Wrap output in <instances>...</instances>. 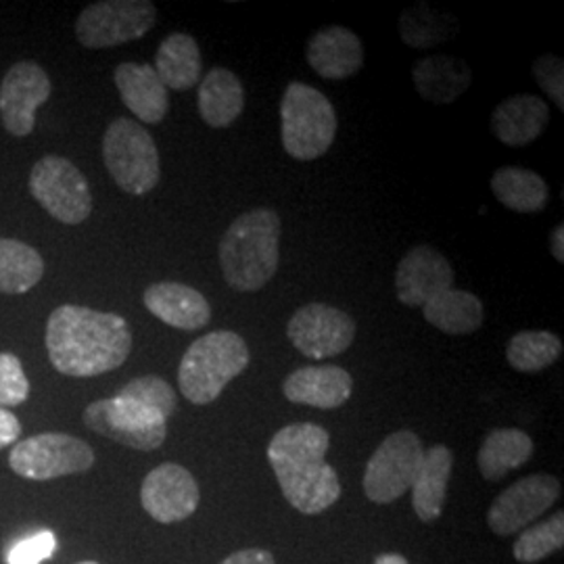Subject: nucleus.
I'll list each match as a JSON object with an SVG mask.
<instances>
[{"label":"nucleus","instance_id":"nucleus-5","mask_svg":"<svg viewBox=\"0 0 564 564\" xmlns=\"http://www.w3.org/2000/svg\"><path fill=\"white\" fill-rule=\"evenodd\" d=\"M281 137L284 151L297 162L323 158L337 137L333 102L310 84L291 82L282 95Z\"/></svg>","mask_w":564,"mask_h":564},{"label":"nucleus","instance_id":"nucleus-36","mask_svg":"<svg viewBox=\"0 0 564 564\" xmlns=\"http://www.w3.org/2000/svg\"><path fill=\"white\" fill-rule=\"evenodd\" d=\"M533 76L545 95L564 109V61L558 55H542L533 61Z\"/></svg>","mask_w":564,"mask_h":564},{"label":"nucleus","instance_id":"nucleus-7","mask_svg":"<svg viewBox=\"0 0 564 564\" xmlns=\"http://www.w3.org/2000/svg\"><path fill=\"white\" fill-rule=\"evenodd\" d=\"M95 464L93 447L67 433H41L13 445L9 466L30 481H51L90 470Z\"/></svg>","mask_w":564,"mask_h":564},{"label":"nucleus","instance_id":"nucleus-31","mask_svg":"<svg viewBox=\"0 0 564 564\" xmlns=\"http://www.w3.org/2000/svg\"><path fill=\"white\" fill-rule=\"evenodd\" d=\"M563 356V341L550 330H521L506 347V360L519 372H540Z\"/></svg>","mask_w":564,"mask_h":564},{"label":"nucleus","instance_id":"nucleus-39","mask_svg":"<svg viewBox=\"0 0 564 564\" xmlns=\"http://www.w3.org/2000/svg\"><path fill=\"white\" fill-rule=\"evenodd\" d=\"M564 226H556L550 235V251L554 256V260L558 263H564Z\"/></svg>","mask_w":564,"mask_h":564},{"label":"nucleus","instance_id":"nucleus-19","mask_svg":"<svg viewBox=\"0 0 564 564\" xmlns=\"http://www.w3.org/2000/svg\"><path fill=\"white\" fill-rule=\"evenodd\" d=\"M142 302L162 323L181 330H199L212 321L205 295L182 282H155L144 291Z\"/></svg>","mask_w":564,"mask_h":564},{"label":"nucleus","instance_id":"nucleus-21","mask_svg":"<svg viewBox=\"0 0 564 564\" xmlns=\"http://www.w3.org/2000/svg\"><path fill=\"white\" fill-rule=\"evenodd\" d=\"M550 107L535 95H512L491 113V132L506 147H527L544 134Z\"/></svg>","mask_w":564,"mask_h":564},{"label":"nucleus","instance_id":"nucleus-10","mask_svg":"<svg viewBox=\"0 0 564 564\" xmlns=\"http://www.w3.org/2000/svg\"><path fill=\"white\" fill-rule=\"evenodd\" d=\"M424 447L414 431H395L377 447L366 464L364 491L377 505H391L400 500L414 484Z\"/></svg>","mask_w":564,"mask_h":564},{"label":"nucleus","instance_id":"nucleus-15","mask_svg":"<svg viewBox=\"0 0 564 564\" xmlns=\"http://www.w3.org/2000/svg\"><path fill=\"white\" fill-rule=\"evenodd\" d=\"M199 500V485L181 464H160L142 481V508L158 523H181L197 510Z\"/></svg>","mask_w":564,"mask_h":564},{"label":"nucleus","instance_id":"nucleus-34","mask_svg":"<svg viewBox=\"0 0 564 564\" xmlns=\"http://www.w3.org/2000/svg\"><path fill=\"white\" fill-rule=\"evenodd\" d=\"M30 381L23 372L20 358L13 354H0V408H15L28 400Z\"/></svg>","mask_w":564,"mask_h":564},{"label":"nucleus","instance_id":"nucleus-35","mask_svg":"<svg viewBox=\"0 0 564 564\" xmlns=\"http://www.w3.org/2000/svg\"><path fill=\"white\" fill-rule=\"evenodd\" d=\"M57 552V538L51 531H39L11 545L7 552V564H41Z\"/></svg>","mask_w":564,"mask_h":564},{"label":"nucleus","instance_id":"nucleus-17","mask_svg":"<svg viewBox=\"0 0 564 564\" xmlns=\"http://www.w3.org/2000/svg\"><path fill=\"white\" fill-rule=\"evenodd\" d=\"M305 57L324 80H347L362 69V41L345 25H328L310 39Z\"/></svg>","mask_w":564,"mask_h":564},{"label":"nucleus","instance_id":"nucleus-20","mask_svg":"<svg viewBox=\"0 0 564 564\" xmlns=\"http://www.w3.org/2000/svg\"><path fill=\"white\" fill-rule=\"evenodd\" d=\"M123 105L144 123H160L167 116L170 95L153 65L121 63L113 74Z\"/></svg>","mask_w":564,"mask_h":564},{"label":"nucleus","instance_id":"nucleus-24","mask_svg":"<svg viewBox=\"0 0 564 564\" xmlns=\"http://www.w3.org/2000/svg\"><path fill=\"white\" fill-rule=\"evenodd\" d=\"M197 107L202 120L212 128H228L245 109V88L239 76L226 67H214L205 74L199 93Z\"/></svg>","mask_w":564,"mask_h":564},{"label":"nucleus","instance_id":"nucleus-9","mask_svg":"<svg viewBox=\"0 0 564 564\" xmlns=\"http://www.w3.org/2000/svg\"><path fill=\"white\" fill-rule=\"evenodd\" d=\"M158 20L149 0H102L88 4L76 21V36L84 48H111L142 39Z\"/></svg>","mask_w":564,"mask_h":564},{"label":"nucleus","instance_id":"nucleus-26","mask_svg":"<svg viewBox=\"0 0 564 564\" xmlns=\"http://www.w3.org/2000/svg\"><path fill=\"white\" fill-rule=\"evenodd\" d=\"M424 321L445 335H470L484 326L485 310L475 293L447 289L423 305Z\"/></svg>","mask_w":564,"mask_h":564},{"label":"nucleus","instance_id":"nucleus-32","mask_svg":"<svg viewBox=\"0 0 564 564\" xmlns=\"http://www.w3.org/2000/svg\"><path fill=\"white\" fill-rule=\"evenodd\" d=\"M564 514L556 512L544 523L524 529L514 544V558L519 563L533 564L547 558L550 554L563 550Z\"/></svg>","mask_w":564,"mask_h":564},{"label":"nucleus","instance_id":"nucleus-12","mask_svg":"<svg viewBox=\"0 0 564 564\" xmlns=\"http://www.w3.org/2000/svg\"><path fill=\"white\" fill-rule=\"evenodd\" d=\"M286 337L310 360L335 358L356 339L354 318L326 303H307L286 324Z\"/></svg>","mask_w":564,"mask_h":564},{"label":"nucleus","instance_id":"nucleus-2","mask_svg":"<svg viewBox=\"0 0 564 564\" xmlns=\"http://www.w3.org/2000/svg\"><path fill=\"white\" fill-rule=\"evenodd\" d=\"M330 437L321 424L282 426L268 445V460L286 502L303 514H321L341 498L339 475L324 460Z\"/></svg>","mask_w":564,"mask_h":564},{"label":"nucleus","instance_id":"nucleus-11","mask_svg":"<svg viewBox=\"0 0 564 564\" xmlns=\"http://www.w3.org/2000/svg\"><path fill=\"white\" fill-rule=\"evenodd\" d=\"M30 193L63 224H82L93 212V195L80 170L59 155H46L34 165Z\"/></svg>","mask_w":564,"mask_h":564},{"label":"nucleus","instance_id":"nucleus-8","mask_svg":"<svg viewBox=\"0 0 564 564\" xmlns=\"http://www.w3.org/2000/svg\"><path fill=\"white\" fill-rule=\"evenodd\" d=\"M82 419L90 431L141 452L162 447L167 437V421L162 414L120 395L90 403Z\"/></svg>","mask_w":564,"mask_h":564},{"label":"nucleus","instance_id":"nucleus-16","mask_svg":"<svg viewBox=\"0 0 564 564\" xmlns=\"http://www.w3.org/2000/svg\"><path fill=\"white\" fill-rule=\"evenodd\" d=\"M456 274L449 260L431 245L412 247L398 265L395 291L408 307H423L440 293L454 286Z\"/></svg>","mask_w":564,"mask_h":564},{"label":"nucleus","instance_id":"nucleus-37","mask_svg":"<svg viewBox=\"0 0 564 564\" xmlns=\"http://www.w3.org/2000/svg\"><path fill=\"white\" fill-rule=\"evenodd\" d=\"M21 423L11 410L0 408V449L20 442Z\"/></svg>","mask_w":564,"mask_h":564},{"label":"nucleus","instance_id":"nucleus-23","mask_svg":"<svg viewBox=\"0 0 564 564\" xmlns=\"http://www.w3.org/2000/svg\"><path fill=\"white\" fill-rule=\"evenodd\" d=\"M412 80L424 101L449 105L473 84V69L460 57L431 55L414 65Z\"/></svg>","mask_w":564,"mask_h":564},{"label":"nucleus","instance_id":"nucleus-33","mask_svg":"<svg viewBox=\"0 0 564 564\" xmlns=\"http://www.w3.org/2000/svg\"><path fill=\"white\" fill-rule=\"evenodd\" d=\"M118 395L126 400H134L149 410H155L158 414H162L165 421H170L178 408V395L172 389V384L155 375L139 377V379L123 384L118 391Z\"/></svg>","mask_w":564,"mask_h":564},{"label":"nucleus","instance_id":"nucleus-38","mask_svg":"<svg viewBox=\"0 0 564 564\" xmlns=\"http://www.w3.org/2000/svg\"><path fill=\"white\" fill-rule=\"evenodd\" d=\"M220 564H276L274 556L268 550H260V547H247V550H239L235 554H230L226 561Z\"/></svg>","mask_w":564,"mask_h":564},{"label":"nucleus","instance_id":"nucleus-41","mask_svg":"<svg viewBox=\"0 0 564 564\" xmlns=\"http://www.w3.org/2000/svg\"><path fill=\"white\" fill-rule=\"evenodd\" d=\"M78 564H99V563H93V561H84V563H78Z\"/></svg>","mask_w":564,"mask_h":564},{"label":"nucleus","instance_id":"nucleus-1","mask_svg":"<svg viewBox=\"0 0 564 564\" xmlns=\"http://www.w3.org/2000/svg\"><path fill=\"white\" fill-rule=\"evenodd\" d=\"M46 351L65 377H99L128 360L132 330L120 314L67 303L48 316Z\"/></svg>","mask_w":564,"mask_h":564},{"label":"nucleus","instance_id":"nucleus-28","mask_svg":"<svg viewBox=\"0 0 564 564\" xmlns=\"http://www.w3.org/2000/svg\"><path fill=\"white\" fill-rule=\"evenodd\" d=\"M491 193L517 214H538L550 199V188L544 178L533 170L517 165H505L494 172Z\"/></svg>","mask_w":564,"mask_h":564},{"label":"nucleus","instance_id":"nucleus-30","mask_svg":"<svg viewBox=\"0 0 564 564\" xmlns=\"http://www.w3.org/2000/svg\"><path fill=\"white\" fill-rule=\"evenodd\" d=\"M398 30L408 46L431 48L458 34V21L449 13L431 9L426 2H419L403 11Z\"/></svg>","mask_w":564,"mask_h":564},{"label":"nucleus","instance_id":"nucleus-27","mask_svg":"<svg viewBox=\"0 0 564 564\" xmlns=\"http://www.w3.org/2000/svg\"><path fill=\"white\" fill-rule=\"evenodd\" d=\"M533 440L521 429H494L477 454L479 470L487 481H500L533 456Z\"/></svg>","mask_w":564,"mask_h":564},{"label":"nucleus","instance_id":"nucleus-13","mask_svg":"<svg viewBox=\"0 0 564 564\" xmlns=\"http://www.w3.org/2000/svg\"><path fill=\"white\" fill-rule=\"evenodd\" d=\"M561 496V481L552 475H529L505 489L487 512V524L498 535H512L538 521Z\"/></svg>","mask_w":564,"mask_h":564},{"label":"nucleus","instance_id":"nucleus-40","mask_svg":"<svg viewBox=\"0 0 564 564\" xmlns=\"http://www.w3.org/2000/svg\"><path fill=\"white\" fill-rule=\"evenodd\" d=\"M375 564H408V561L400 554H383L375 561Z\"/></svg>","mask_w":564,"mask_h":564},{"label":"nucleus","instance_id":"nucleus-3","mask_svg":"<svg viewBox=\"0 0 564 564\" xmlns=\"http://www.w3.org/2000/svg\"><path fill=\"white\" fill-rule=\"evenodd\" d=\"M281 218L270 207H256L228 226L220 241L224 281L239 293L263 289L279 270Z\"/></svg>","mask_w":564,"mask_h":564},{"label":"nucleus","instance_id":"nucleus-4","mask_svg":"<svg viewBox=\"0 0 564 564\" xmlns=\"http://www.w3.org/2000/svg\"><path fill=\"white\" fill-rule=\"evenodd\" d=\"M251 362L249 347L235 330H214L193 343L178 368L181 393L191 403L205 405L223 395L226 384Z\"/></svg>","mask_w":564,"mask_h":564},{"label":"nucleus","instance_id":"nucleus-29","mask_svg":"<svg viewBox=\"0 0 564 564\" xmlns=\"http://www.w3.org/2000/svg\"><path fill=\"white\" fill-rule=\"evenodd\" d=\"M44 274L41 253L13 239H0V291L21 295L34 289Z\"/></svg>","mask_w":564,"mask_h":564},{"label":"nucleus","instance_id":"nucleus-25","mask_svg":"<svg viewBox=\"0 0 564 564\" xmlns=\"http://www.w3.org/2000/svg\"><path fill=\"white\" fill-rule=\"evenodd\" d=\"M155 74L170 90H191L202 82L203 61L199 44L188 34H170L155 55Z\"/></svg>","mask_w":564,"mask_h":564},{"label":"nucleus","instance_id":"nucleus-22","mask_svg":"<svg viewBox=\"0 0 564 564\" xmlns=\"http://www.w3.org/2000/svg\"><path fill=\"white\" fill-rule=\"evenodd\" d=\"M454 468V454L447 445L424 449L423 460L412 484V506L423 523H433L444 512L447 484Z\"/></svg>","mask_w":564,"mask_h":564},{"label":"nucleus","instance_id":"nucleus-14","mask_svg":"<svg viewBox=\"0 0 564 564\" xmlns=\"http://www.w3.org/2000/svg\"><path fill=\"white\" fill-rule=\"evenodd\" d=\"M51 80L39 63H15L0 84V118L9 134L28 137L36 126V111L51 97Z\"/></svg>","mask_w":564,"mask_h":564},{"label":"nucleus","instance_id":"nucleus-6","mask_svg":"<svg viewBox=\"0 0 564 564\" xmlns=\"http://www.w3.org/2000/svg\"><path fill=\"white\" fill-rule=\"evenodd\" d=\"M102 160L121 191L137 197L151 193L162 178L158 144L139 121H111L102 137Z\"/></svg>","mask_w":564,"mask_h":564},{"label":"nucleus","instance_id":"nucleus-18","mask_svg":"<svg viewBox=\"0 0 564 564\" xmlns=\"http://www.w3.org/2000/svg\"><path fill=\"white\" fill-rule=\"evenodd\" d=\"M282 391L289 402L335 410L351 398L354 379L341 366H303L284 379Z\"/></svg>","mask_w":564,"mask_h":564}]
</instances>
